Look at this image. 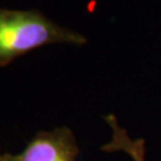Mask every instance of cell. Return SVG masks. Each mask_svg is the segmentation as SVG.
<instances>
[{
    "label": "cell",
    "instance_id": "6da1fadb",
    "mask_svg": "<svg viewBox=\"0 0 161 161\" xmlns=\"http://www.w3.org/2000/svg\"><path fill=\"white\" fill-rule=\"evenodd\" d=\"M84 35L64 28L35 10L0 8V67L47 44L82 46Z\"/></svg>",
    "mask_w": 161,
    "mask_h": 161
},
{
    "label": "cell",
    "instance_id": "7a4b0ae2",
    "mask_svg": "<svg viewBox=\"0 0 161 161\" xmlns=\"http://www.w3.org/2000/svg\"><path fill=\"white\" fill-rule=\"evenodd\" d=\"M79 146L67 127L40 131L19 154L3 153L0 161H76Z\"/></svg>",
    "mask_w": 161,
    "mask_h": 161
},
{
    "label": "cell",
    "instance_id": "3957f363",
    "mask_svg": "<svg viewBox=\"0 0 161 161\" xmlns=\"http://www.w3.org/2000/svg\"><path fill=\"white\" fill-rule=\"evenodd\" d=\"M106 123L112 130L111 141L102 147L103 152H124L131 158L134 161H146V143L143 138H131L125 129L119 127L118 121L115 115H110L104 117Z\"/></svg>",
    "mask_w": 161,
    "mask_h": 161
}]
</instances>
